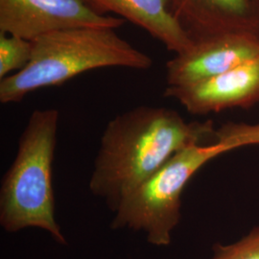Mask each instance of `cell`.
<instances>
[{
    "instance_id": "obj_7",
    "label": "cell",
    "mask_w": 259,
    "mask_h": 259,
    "mask_svg": "<svg viewBox=\"0 0 259 259\" xmlns=\"http://www.w3.org/2000/svg\"><path fill=\"white\" fill-rule=\"evenodd\" d=\"M164 96L196 115L250 108L259 102V58L197 83L167 87Z\"/></svg>"
},
{
    "instance_id": "obj_5",
    "label": "cell",
    "mask_w": 259,
    "mask_h": 259,
    "mask_svg": "<svg viewBox=\"0 0 259 259\" xmlns=\"http://www.w3.org/2000/svg\"><path fill=\"white\" fill-rule=\"evenodd\" d=\"M124 22L96 12L83 0H0V33L30 41L60 30L117 29Z\"/></svg>"
},
{
    "instance_id": "obj_4",
    "label": "cell",
    "mask_w": 259,
    "mask_h": 259,
    "mask_svg": "<svg viewBox=\"0 0 259 259\" xmlns=\"http://www.w3.org/2000/svg\"><path fill=\"white\" fill-rule=\"evenodd\" d=\"M228 152L231 149L217 139L178 152L120 204L114 212L111 229L142 231L150 244L168 246L182 218L185 186L208 161Z\"/></svg>"
},
{
    "instance_id": "obj_11",
    "label": "cell",
    "mask_w": 259,
    "mask_h": 259,
    "mask_svg": "<svg viewBox=\"0 0 259 259\" xmlns=\"http://www.w3.org/2000/svg\"><path fill=\"white\" fill-rule=\"evenodd\" d=\"M216 139L226 144L231 151L241 147L259 145V123H225L216 129Z\"/></svg>"
},
{
    "instance_id": "obj_9",
    "label": "cell",
    "mask_w": 259,
    "mask_h": 259,
    "mask_svg": "<svg viewBox=\"0 0 259 259\" xmlns=\"http://www.w3.org/2000/svg\"><path fill=\"white\" fill-rule=\"evenodd\" d=\"M178 19L182 18L202 30H213L218 14H241L247 8V0H169Z\"/></svg>"
},
{
    "instance_id": "obj_12",
    "label": "cell",
    "mask_w": 259,
    "mask_h": 259,
    "mask_svg": "<svg viewBox=\"0 0 259 259\" xmlns=\"http://www.w3.org/2000/svg\"><path fill=\"white\" fill-rule=\"evenodd\" d=\"M211 259H259V227L232 244H215Z\"/></svg>"
},
{
    "instance_id": "obj_3",
    "label": "cell",
    "mask_w": 259,
    "mask_h": 259,
    "mask_svg": "<svg viewBox=\"0 0 259 259\" xmlns=\"http://www.w3.org/2000/svg\"><path fill=\"white\" fill-rule=\"evenodd\" d=\"M59 120L56 109L31 113L19 137L16 157L2 178L0 226L11 233L37 228L65 245L55 218L52 175Z\"/></svg>"
},
{
    "instance_id": "obj_6",
    "label": "cell",
    "mask_w": 259,
    "mask_h": 259,
    "mask_svg": "<svg viewBox=\"0 0 259 259\" xmlns=\"http://www.w3.org/2000/svg\"><path fill=\"white\" fill-rule=\"evenodd\" d=\"M257 58L259 39L250 35L219 33L201 38L167 63V87L197 83Z\"/></svg>"
},
{
    "instance_id": "obj_8",
    "label": "cell",
    "mask_w": 259,
    "mask_h": 259,
    "mask_svg": "<svg viewBox=\"0 0 259 259\" xmlns=\"http://www.w3.org/2000/svg\"><path fill=\"white\" fill-rule=\"evenodd\" d=\"M96 12L112 13L146 31L176 55L194 46L195 40L172 11L169 0H83Z\"/></svg>"
},
{
    "instance_id": "obj_1",
    "label": "cell",
    "mask_w": 259,
    "mask_h": 259,
    "mask_svg": "<svg viewBox=\"0 0 259 259\" xmlns=\"http://www.w3.org/2000/svg\"><path fill=\"white\" fill-rule=\"evenodd\" d=\"M215 139L213 121L187 122L164 107L131 109L113 117L104 130L90 190L114 213L178 152Z\"/></svg>"
},
{
    "instance_id": "obj_10",
    "label": "cell",
    "mask_w": 259,
    "mask_h": 259,
    "mask_svg": "<svg viewBox=\"0 0 259 259\" xmlns=\"http://www.w3.org/2000/svg\"><path fill=\"white\" fill-rule=\"evenodd\" d=\"M32 41L0 33V80L22 70L32 57Z\"/></svg>"
},
{
    "instance_id": "obj_2",
    "label": "cell",
    "mask_w": 259,
    "mask_h": 259,
    "mask_svg": "<svg viewBox=\"0 0 259 259\" xmlns=\"http://www.w3.org/2000/svg\"><path fill=\"white\" fill-rule=\"evenodd\" d=\"M108 27L70 28L32 40V57L22 70L0 80V102H21L29 93L61 85L78 75L105 67L147 70L150 56Z\"/></svg>"
}]
</instances>
